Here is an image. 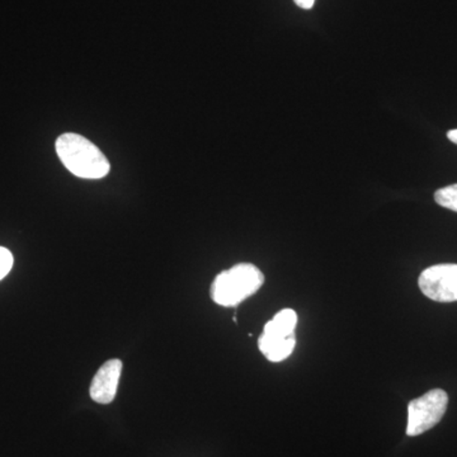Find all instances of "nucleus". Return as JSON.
Returning a JSON list of instances; mask_svg holds the SVG:
<instances>
[{
	"mask_svg": "<svg viewBox=\"0 0 457 457\" xmlns=\"http://www.w3.org/2000/svg\"><path fill=\"white\" fill-rule=\"evenodd\" d=\"M56 153L66 170L84 179H101L110 171V162L92 141L68 132L56 140Z\"/></svg>",
	"mask_w": 457,
	"mask_h": 457,
	"instance_id": "f257e3e1",
	"label": "nucleus"
},
{
	"mask_svg": "<svg viewBox=\"0 0 457 457\" xmlns=\"http://www.w3.org/2000/svg\"><path fill=\"white\" fill-rule=\"evenodd\" d=\"M263 284L264 275L260 269L254 264L239 263L216 276L210 294L218 305L234 308L253 296Z\"/></svg>",
	"mask_w": 457,
	"mask_h": 457,
	"instance_id": "f03ea898",
	"label": "nucleus"
},
{
	"mask_svg": "<svg viewBox=\"0 0 457 457\" xmlns=\"http://www.w3.org/2000/svg\"><path fill=\"white\" fill-rule=\"evenodd\" d=\"M447 405L449 395L442 389H433L425 395L411 400L408 405L409 437H416L437 426L446 413Z\"/></svg>",
	"mask_w": 457,
	"mask_h": 457,
	"instance_id": "7ed1b4c3",
	"label": "nucleus"
},
{
	"mask_svg": "<svg viewBox=\"0 0 457 457\" xmlns=\"http://www.w3.org/2000/svg\"><path fill=\"white\" fill-rule=\"evenodd\" d=\"M420 291L437 303L457 302V264H436L418 279Z\"/></svg>",
	"mask_w": 457,
	"mask_h": 457,
	"instance_id": "20e7f679",
	"label": "nucleus"
},
{
	"mask_svg": "<svg viewBox=\"0 0 457 457\" xmlns=\"http://www.w3.org/2000/svg\"><path fill=\"white\" fill-rule=\"evenodd\" d=\"M121 360H110L98 369L97 374L90 384V398L98 404H110L116 398L119 389L120 378H121Z\"/></svg>",
	"mask_w": 457,
	"mask_h": 457,
	"instance_id": "39448f33",
	"label": "nucleus"
},
{
	"mask_svg": "<svg viewBox=\"0 0 457 457\" xmlns=\"http://www.w3.org/2000/svg\"><path fill=\"white\" fill-rule=\"evenodd\" d=\"M296 338L294 336L279 338V337L267 336L262 333L258 339V347L262 353L270 362H281L293 353Z\"/></svg>",
	"mask_w": 457,
	"mask_h": 457,
	"instance_id": "423d86ee",
	"label": "nucleus"
},
{
	"mask_svg": "<svg viewBox=\"0 0 457 457\" xmlns=\"http://www.w3.org/2000/svg\"><path fill=\"white\" fill-rule=\"evenodd\" d=\"M297 314L293 309H285L275 315V318L264 326L263 333L267 336L286 338L295 335L296 329Z\"/></svg>",
	"mask_w": 457,
	"mask_h": 457,
	"instance_id": "0eeeda50",
	"label": "nucleus"
},
{
	"mask_svg": "<svg viewBox=\"0 0 457 457\" xmlns=\"http://www.w3.org/2000/svg\"><path fill=\"white\" fill-rule=\"evenodd\" d=\"M435 200L440 206L457 212V183L436 191Z\"/></svg>",
	"mask_w": 457,
	"mask_h": 457,
	"instance_id": "6e6552de",
	"label": "nucleus"
},
{
	"mask_svg": "<svg viewBox=\"0 0 457 457\" xmlns=\"http://www.w3.org/2000/svg\"><path fill=\"white\" fill-rule=\"evenodd\" d=\"M13 267V255L7 248L0 246V281L11 272Z\"/></svg>",
	"mask_w": 457,
	"mask_h": 457,
	"instance_id": "1a4fd4ad",
	"label": "nucleus"
},
{
	"mask_svg": "<svg viewBox=\"0 0 457 457\" xmlns=\"http://www.w3.org/2000/svg\"><path fill=\"white\" fill-rule=\"evenodd\" d=\"M296 3L297 7L303 9H312L314 5L315 0H294Z\"/></svg>",
	"mask_w": 457,
	"mask_h": 457,
	"instance_id": "9d476101",
	"label": "nucleus"
},
{
	"mask_svg": "<svg viewBox=\"0 0 457 457\" xmlns=\"http://www.w3.org/2000/svg\"><path fill=\"white\" fill-rule=\"evenodd\" d=\"M447 137H449L450 141H453V144L457 145V129L455 130H450L447 132Z\"/></svg>",
	"mask_w": 457,
	"mask_h": 457,
	"instance_id": "9b49d317",
	"label": "nucleus"
}]
</instances>
